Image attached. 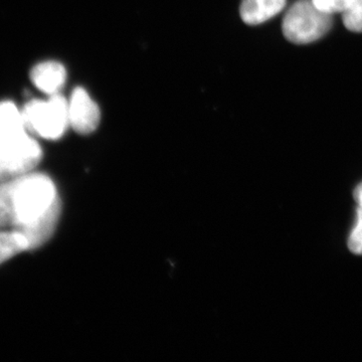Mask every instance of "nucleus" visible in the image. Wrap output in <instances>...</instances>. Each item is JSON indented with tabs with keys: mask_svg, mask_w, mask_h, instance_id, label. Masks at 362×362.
Listing matches in <instances>:
<instances>
[{
	"mask_svg": "<svg viewBox=\"0 0 362 362\" xmlns=\"http://www.w3.org/2000/svg\"><path fill=\"white\" fill-rule=\"evenodd\" d=\"M13 206H11V180H9L0 182V228H13Z\"/></svg>",
	"mask_w": 362,
	"mask_h": 362,
	"instance_id": "9d476101",
	"label": "nucleus"
},
{
	"mask_svg": "<svg viewBox=\"0 0 362 362\" xmlns=\"http://www.w3.org/2000/svg\"><path fill=\"white\" fill-rule=\"evenodd\" d=\"M13 230L25 235L30 250L45 244L56 230L61 201L54 181L40 173L11 180Z\"/></svg>",
	"mask_w": 362,
	"mask_h": 362,
	"instance_id": "f257e3e1",
	"label": "nucleus"
},
{
	"mask_svg": "<svg viewBox=\"0 0 362 362\" xmlns=\"http://www.w3.org/2000/svg\"><path fill=\"white\" fill-rule=\"evenodd\" d=\"M350 252L362 255V207L357 209L356 225L350 233L349 239Z\"/></svg>",
	"mask_w": 362,
	"mask_h": 362,
	"instance_id": "ddd939ff",
	"label": "nucleus"
},
{
	"mask_svg": "<svg viewBox=\"0 0 362 362\" xmlns=\"http://www.w3.org/2000/svg\"><path fill=\"white\" fill-rule=\"evenodd\" d=\"M354 197L358 206L362 207V183L357 185V187L354 189Z\"/></svg>",
	"mask_w": 362,
	"mask_h": 362,
	"instance_id": "4468645a",
	"label": "nucleus"
},
{
	"mask_svg": "<svg viewBox=\"0 0 362 362\" xmlns=\"http://www.w3.org/2000/svg\"><path fill=\"white\" fill-rule=\"evenodd\" d=\"M312 2L324 13L333 14L344 13L351 6L354 0H312Z\"/></svg>",
	"mask_w": 362,
	"mask_h": 362,
	"instance_id": "f8f14e48",
	"label": "nucleus"
},
{
	"mask_svg": "<svg viewBox=\"0 0 362 362\" xmlns=\"http://www.w3.org/2000/svg\"><path fill=\"white\" fill-rule=\"evenodd\" d=\"M23 115L28 132L44 139H59L70 126L69 101L59 94L32 100L23 107Z\"/></svg>",
	"mask_w": 362,
	"mask_h": 362,
	"instance_id": "f03ea898",
	"label": "nucleus"
},
{
	"mask_svg": "<svg viewBox=\"0 0 362 362\" xmlns=\"http://www.w3.org/2000/svg\"><path fill=\"white\" fill-rule=\"evenodd\" d=\"M30 250L25 235L16 230H0V265L9 259Z\"/></svg>",
	"mask_w": 362,
	"mask_h": 362,
	"instance_id": "1a4fd4ad",
	"label": "nucleus"
},
{
	"mask_svg": "<svg viewBox=\"0 0 362 362\" xmlns=\"http://www.w3.org/2000/svg\"><path fill=\"white\" fill-rule=\"evenodd\" d=\"M42 157V148L33 136L18 146L0 150V182L16 180L33 173Z\"/></svg>",
	"mask_w": 362,
	"mask_h": 362,
	"instance_id": "20e7f679",
	"label": "nucleus"
},
{
	"mask_svg": "<svg viewBox=\"0 0 362 362\" xmlns=\"http://www.w3.org/2000/svg\"><path fill=\"white\" fill-rule=\"evenodd\" d=\"M285 6L286 0H243L240 18L247 25H261L280 13Z\"/></svg>",
	"mask_w": 362,
	"mask_h": 362,
	"instance_id": "6e6552de",
	"label": "nucleus"
},
{
	"mask_svg": "<svg viewBox=\"0 0 362 362\" xmlns=\"http://www.w3.org/2000/svg\"><path fill=\"white\" fill-rule=\"evenodd\" d=\"M342 21L347 30L362 33V0H354L349 9L342 13Z\"/></svg>",
	"mask_w": 362,
	"mask_h": 362,
	"instance_id": "9b49d317",
	"label": "nucleus"
},
{
	"mask_svg": "<svg viewBox=\"0 0 362 362\" xmlns=\"http://www.w3.org/2000/svg\"><path fill=\"white\" fill-rule=\"evenodd\" d=\"M70 126L78 134L88 135L94 132L101 120V113L96 102L87 90L77 88L69 100Z\"/></svg>",
	"mask_w": 362,
	"mask_h": 362,
	"instance_id": "39448f33",
	"label": "nucleus"
},
{
	"mask_svg": "<svg viewBox=\"0 0 362 362\" xmlns=\"http://www.w3.org/2000/svg\"><path fill=\"white\" fill-rule=\"evenodd\" d=\"M30 136L23 109L11 101L0 102V150L16 146Z\"/></svg>",
	"mask_w": 362,
	"mask_h": 362,
	"instance_id": "423d86ee",
	"label": "nucleus"
},
{
	"mask_svg": "<svg viewBox=\"0 0 362 362\" xmlns=\"http://www.w3.org/2000/svg\"><path fill=\"white\" fill-rule=\"evenodd\" d=\"M33 84L45 94L52 96L59 94L65 85L66 71L65 66L58 62L47 61L33 66L30 73Z\"/></svg>",
	"mask_w": 362,
	"mask_h": 362,
	"instance_id": "0eeeda50",
	"label": "nucleus"
},
{
	"mask_svg": "<svg viewBox=\"0 0 362 362\" xmlns=\"http://www.w3.org/2000/svg\"><path fill=\"white\" fill-rule=\"evenodd\" d=\"M331 26L332 14L320 11L312 0H299L285 14L282 30L289 42L306 45L321 39Z\"/></svg>",
	"mask_w": 362,
	"mask_h": 362,
	"instance_id": "7ed1b4c3",
	"label": "nucleus"
}]
</instances>
